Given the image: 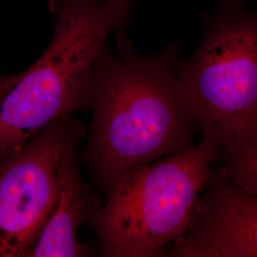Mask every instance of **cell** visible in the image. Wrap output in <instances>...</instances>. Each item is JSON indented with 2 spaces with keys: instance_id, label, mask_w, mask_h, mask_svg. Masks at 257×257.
I'll return each mask as SVG.
<instances>
[{
  "instance_id": "1",
  "label": "cell",
  "mask_w": 257,
  "mask_h": 257,
  "mask_svg": "<svg viewBox=\"0 0 257 257\" xmlns=\"http://www.w3.org/2000/svg\"><path fill=\"white\" fill-rule=\"evenodd\" d=\"M116 46L102 49L88 88L92 121L83 158L104 193L128 169L193 147L196 128L177 86L179 46L139 55L125 29Z\"/></svg>"
},
{
  "instance_id": "7",
  "label": "cell",
  "mask_w": 257,
  "mask_h": 257,
  "mask_svg": "<svg viewBox=\"0 0 257 257\" xmlns=\"http://www.w3.org/2000/svg\"><path fill=\"white\" fill-rule=\"evenodd\" d=\"M75 143L68 149L59 168V194L49 220L28 257H83L91 254L77 239L78 227L100 207L97 196L83 181Z\"/></svg>"
},
{
  "instance_id": "6",
  "label": "cell",
  "mask_w": 257,
  "mask_h": 257,
  "mask_svg": "<svg viewBox=\"0 0 257 257\" xmlns=\"http://www.w3.org/2000/svg\"><path fill=\"white\" fill-rule=\"evenodd\" d=\"M169 252L175 257H257V195L239 189L224 171L212 172L191 225Z\"/></svg>"
},
{
  "instance_id": "4",
  "label": "cell",
  "mask_w": 257,
  "mask_h": 257,
  "mask_svg": "<svg viewBox=\"0 0 257 257\" xmlns=\"http://www.w3.org/2000/svg\"><path fill=\"white\" fill-rule=\"evenodd\" d=\"M247 2L218 0L199 46L176 65L186 109L220 150L257 119V10Z\"/></svg>"
},
{
  "instance_id": "5",
  "label": "cell",
  "mask_w": 257,
  "mask_h": 257,
  "mask_svg": "<svg viewBox=\"0 0 257 257\" xmlns=\"http://www.w3.org/2000/svg\"><path fill=\"white\" fill-rule=\"evenodd\" d=\"M86 135L65 115L0 159V257L29 256L55 211L65 154Z\"/></svg>"
},
{
  "instance_id": "2",
  "label": "cell",
  "mask_w": 257,
  "mask_h": 257,
  "mask_svg": "<svg viewBox=\"0 0 257 257\" xmlns=\"http://www.w3.org/2000/svg\"><path fill=\"white\" fill-rule=\"evenodd\" d=\"M135 0H49L55 17L46 51L0 96V159L62 116L88 110L97 56L130 22Z\"/></svg>"
},
{
  "instance_id": "3",
  "label": "cell",
  "mask_w": 257,
  "mask_h": 257,
  "mask_svg": "<svg viewBox=\"0 0 257 257\" xmlns=\"http://www.w3.org/2000/svg\"><path fill=\"white\" fill-rule=\"evenodd\" d=\"M220 154L215 142L202 138L186 151L118 175L90 219L102 255H161L191 225Z\"/></svg>"
},
{
  "instance_id": "8",
  "label": "cell",
  "mask_w": 257,
  "mask_h": 257,
  "mask_svg": "<svg viewBox=\"0 0 257 257\" xmlns=\"http://www.w3.org/2000/svg\"><path fill=\"white\" fill-rule=\"evenodd\" d=\"M220 159L232 183L246 193L257 195V119L221 148Z\"/></svg>"
},
{
  "instance_id": "9",
  "label": "cell",
  "mask_w": 257,
  "mask_h": 257,
  "mask_svg": "<svg viewBox=\"0 0 257 257\" xmlns=\"http://www.w3.org/2000/svg\"><path fill=\"white\" fill-rule=\"evenodd\" d=\"M23 73H20L19 74H0V96L8 91L10 88L18 82L19 78L22 76Z\"/></svg>"
}]
</instances>
